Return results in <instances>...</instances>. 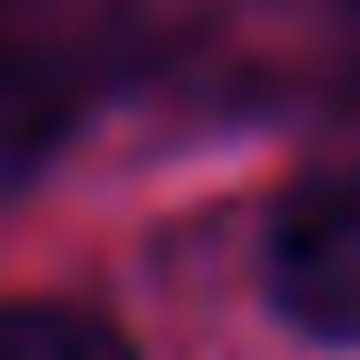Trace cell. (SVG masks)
Listing matches in <instances>:
<instances>
[{
  "label": "cell",
  "instance_id": "6da1fadb",
  "mask_svg": "<svg viewBox=\"0 0 360 360\" xmlns=\"http://www.w3.org/2000/svg\"><path fill=\"white\" fill-rule=\"evenodd\" d=\"M260 269H269V302L285 310V327L360 352V168L302 176L276 201Z\"/></svg>",
  "mask_w": 360,
  "mask_h": 360
},
{
  "label": "cell",
  "instance_id": "7a4b0ae2",
  "mask_svg": "<svg viewBox=\"0 0 360 360\" xmlns=\"http://www.w3.org/2000/svg\"><path fill=\"white\" fill-rule=\"evenodd\" d=\"M76 109H84V76L68 68V51L51 34L0 42V193L42 176V160L68 143Z\"/></svg>",
  "mask_w": 360,
  "mask_h": 360
},
{
  "label": "cell",
  "instance_id": "3957f363",
  "mask_svg": "<svg viewBox=\"0 0 360 360\" xmlns=\"http://www.w3.org/2000/svg\"><path fill=\"white\" fill-rule=\"evenodd\" d=\"M0 360H134V344L76 302H0Z\"/></svg>",
  "mask_w": 360,
  "mask_h": 360
},
{
  "label": "cell",
  "instance_id": "277c9868",
  "mask_svg": "<svg viewBox=\"0 0 360 360\" xmlns=\"http://www.w3.org/2000/svg\"><path fill=\"white\" fill-rule=\"evenodd\" d=\"M17 34H42V25L25 17V0H0V42H17Z\"/></svg>",
  "mask_w": 360,
  "mask_h": 360
},
{
  "label": "cell",
  "instance_id": "5b68a950",
  "mask_svg": "<svg viewBox=\"0 0 360 360\" xmlns=\"http://www.w3.org/2000/svg\"><path fill=\"white\" fill-rule=\"evenodd\" d=\"M352 25H360V0H352Z\"/></svg>",
  "mask_w": 360,
  "mask_h": 360
}]
</instances>
